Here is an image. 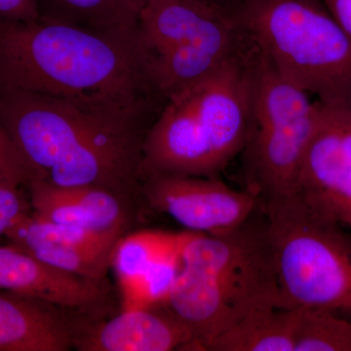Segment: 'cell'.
<instances>
[{"mask_svg":"<svg viewBox=\"0 0 351 351\" xmlns=\"http://www.w3.org/2000/svg\"><path fill=\"white\" fill-rule=\"evenodd\" d=\"M160 112L0 92V124L38 179L122 196L141 186L145 136Z\"/></svg>","mask_w":351,"mask_h":351,"instance_id":"6da1fadb","label":"cell"},{"mask_svg":"<svg viewBox=\"0 0 351 351\" xmlns=\"http://www.w3.org/2000/svg\"><path fill=\"white\" fill-rule=\"evenodd\" d=\"M32 92L91 105L163 110L137 34L39 18L0 21V92Z\"/></svg>","mask_w":351,"mask_h":351,"instance_id":"7a4b0ae2","label":"cell"},{"mask_svg":"<svg viewBox=\"0 0 351 351\" xmlns=\"http://www.w3.org/2000/svg\"><path fill=\"white\" fill-rule=\"evenodd\" d=\"M165 306L207 350L217 337L261 307L286 306L263 207L228 232H191Z\"/></svg>","mask_w":351,"mask_h":351,"instance_id":"3957f363","label":"cell"},{"mask_svg":"<svg viewBox=\"0 0 351 351\" xmlns=\"http://www.w3.org/2000/svg\"><path fill=\"white\" fill-rule=\"evenodd\" d=\"M249 38L207 77L167 101L145 136L143 176L218 177L240 156L251 125Z\"/></svg>","mask_w":351,"mask_h":351,"instance_id":"277c9868","label":"cell"},{"mask_svg":"<svg viewBox=\"0 0 351 351\" xmlns=\"http://www.w3.org/2000/svg\"><path fill=\"white\" fill-rule=\"evenodd\" d=\"M230 9L286 80L320 103L351 105V39L322 0H237Z\"/></svg>","mask_w":351,"mask_h":351,"instance_id":"5b68a950","label":"cell"},{"mask_svg":"<svg viewBox=\"0 0 351 351\" xmlns=\"http://www.w3.org/2000/svg\"><path fill=\"white\" fill-rule=\"evenodd\" d=\"M288 307L351 319V234L300 193L263 205Z\"/></svg>","mask_w":351,"mask_h":351,"instance_id":"8992f818","label":"cell"},{"mask_svg":"<svg viewBox=\"0 0 351 351\" xmlns=\"http://www.w3.org/2000/svg\"><path fill=\"white\" fill-rule=\"evenodd\" d=\"M251 125L240 154L245 189L262 206L294 195L316 117V101L286 80L249 38Z\"/></svg>","mask_w":351,"mask_h":351,"instance_id":"52a82bcc","label":"cell"},{"mask_svg":"<svg viewBox=\"0 0 351 351\" xmlns=\"http://www.w3.org/2000/svg\"><path fill=\"white\" fill-rule=\"evenodd\" d=\"M141 189L149 207L191 232H228L262 208L253 193L233 189L219 177L151 173L143 176Z\"/></svg>","mask_w":351,"mask_h":351,"instance_id":"ba28073f","label":"cell"},{"mask_svg":"<svg viewBox=\"0 0 351 351\" xmlns=\"http://www.w3.org/2000/svg\"><path fill=\"white\" fill-rule=\"evenodd\" d=\"M295 193L351 230V105L316 101Z\"/></svg>","mask_w":351,"mask_h":351,"instance_id":"9c48e42d","label":"cell"},{"mask_svg":"<svg viewBox=\"0 0 351 351\" xmlns=\"http://www.w3.org/2000/svg\"><path fill=\"white\" fill-rule=\"evenodd\" d=\"M143 54L191 45L239 46L245 34L230 7L216 0H147L138 16Z\"/></svg>","mask_w":351,"mask_h":351,"instance_id":"30bf717a","label":"cell"},{"mask_svg":"<svg viewBox=\"0 0 351 351\" xmlns=\"http://www.w3.org/2000/svg\"><path fill=\"white\" fill-rule=\"evenodd\" d=\"M101 281L51 267L13 245L0 246V290L5 292L85 311L105 301Z\"/></svg>","mask_w":351,"mask_h":351,"instance_id":"8fae6325","label":"cell"},{"mask_svg":"<svg viewBox=\"0 0 351 351\" xmlns=\"http://www.w3.org/2000/svg\"><path fill=\"white\" fill-rule=\"evenodd\" d=\"M73 346L82 351L195 350L193 334L166 306L123 311L86 332L73 331Z\"/></svg>","mask_w":351,"mask_h":351,"instance_id":"7c38bea8","label":"cell"},{"mask_svg":"<svg viewBox=\"0 0 351 351\" xmlns=\"http://www.w3.org/2000/svg\"><path fill=\"white\" fill-rule=\"evenodd\" d=\"M32 216L41 221L86 228L99 232L121 233L127 223L123 196L97 186H62L45 180L27 184Z\"/></svg>","mask_w":351,"mask_h":351,"instance_id":"4fadbf2b","label":"cell"},{"mask_svg":"<svg viewBox=\"0 0 351 351\" xmlns=\"http://www.w3.org/2000/svg\"><path fill=\"white\" fill-rule=\"evenodd\" d=\"M48 304L0 290V351H66L73 329Z\"/></svg>","mask_w":351,"mask_h":351,"instance_id":"5bb4252c","label":"cell"},{"mask_svg":"<svg viewBox=\"0 0 351 351\" xmlns=\"http://www.w3.org/2000/svg\"><path fill=\"white\" fill-rule=\"evenodd\" d=\"M300 309L261 307L210 343L211 351H295Z\"/></svg>","mask_w":351,"mask_h":351,"instance_id":"9a60e30c","label":"cell"},{"mask_svg":"<svg viewBox=\"0 0 351 351\" xmlns=\"http://www.w3.org/2000/svg\"><path fill=\"white\" fill-rule=\"evenodd\" d=\"M43 19L92 31L133 36L147 0H38Z\"/></svg>","mask_w":351,"mask_h":351,"instance_id":"2e32d148","label":"cell"},{"mask_svg":"<svg viewBox=\"0 0 351 351\" xmlns=\"http://www.w3.org/2000/svg\"><path fill=\"white\" fill-rule=\"evenodd\" d=\"M4 237L13 246L32 253L43 249L110 246L117 244L123 234L49 223L25 213L14 223Z\"/></svg>","mask_w":351,"mask_h":351,"instance_id":"e0dca14e","label":"cell"},{"mask_svg":"<svg viewBox=\"0 0 351 351\" xmlns=\"http://www.w3.org/2000/svg\"><path fill=\"white\" fill-rule=\"evenodd\" d=\"M191 232L170 233L141 232L119 240L113 252L112 267L120 288L138 280L149 267L164 258L181 255Z\"/></svg>","mask_w":351,"mask_h":351,"instance_id":"ac0fdd59","label":"cell"},{"mask_svg":"<svg viewBox=\"0 0 351 351\" xmlns=\"http://www.w3.org/2000/svg\"><path fill=\"white\" fill-rule=\"evenodd\" d=\"M299 309L295 351H351V319L317 309Z\"/></svg>","mask_w":351,"mask_h":351,"instance_id":"d6986e66","label":"cell"},{"mask_svg":"<svg viewBox=\"0 0 351 351\" xmlns=\"http://www.w3.org/2000/svg\"><path fill=\"white\" fill-rule=\"evenodd\" d=\"M36 178V171L18 151L0 124V186L24 189Z\"/></svg>","mask_w":351,"mask_h":351,"instance_id":"ffe728a7","label":"cell"},{"mask_svg":"<svg viewBox=\"0 0 351 351\" xmlns=\"http://www.w3.org/2000/svg\"><path fill=\"white\" fill-rule=\"evenodd\" d=\"M22 189L0 186V235L5 234L21 216L29 213Z\"/></svg>","mask_w":351,"mask_h":351,"instance_id":"44dd1931","label":"cell"},{"mask_svg":"<svg viewBox=\"0 0 351 351\" xmlns=\"http://www.w3.org/2000/svg\"><path fill=\"white\" fill-rule=\"evenodd\" d=\"M39 18L38 0H0V21L34 22Z\"/></svg>","mask_w":351,"mask_h":351,"instance_id":"7402d4cb","label":"cell"},{"mask_svg":"<svg viewBox=\"0 0 351 351\" xmlns=\"http://www.w3.org/2000/svg\"><path fill=\"white\" fill-rule=\"evenodd\" d=\"M328 10L351 39V0H322Z\"/></svg>","mask_w":351,"mask_h":351,"instance_id":"603a6c76","label":"cell"},{"mask_svg":"<svg viewBox=\"0 0 351 351\" xmlns=\"http://www.w3.org/2000/svg\"><path fill=\"white\" fill-rule=\"evenodd\" d=\"M237 0H219V2H221V3L225 4V5L230 7L232 6V4H234L235 2H237Z\"/></svg>","mask_w":351,"mask_h":351,"instance_id":"cb8c5ba5","label":"cell"},{"mask_svg":"<svg viewBox=\"0 0 351 351\" xmlns=\"http://www.w3.org/2000/svg\"><path fill=\"white\" fill-rule=\"evenodd\" d=\"M216 1H219V0H216Z\"/></svg>","mask_w":351,"mask_h":351,"instance_id":"d4e9b609","label":"cell"}]
</instances>
